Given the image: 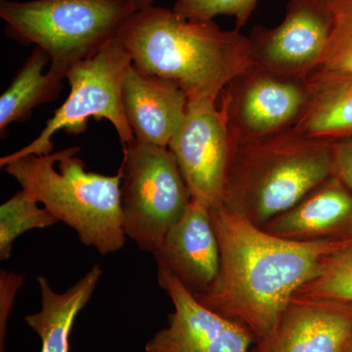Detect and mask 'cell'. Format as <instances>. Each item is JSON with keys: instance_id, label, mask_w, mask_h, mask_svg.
Wrapping results in <instances>:
<instances>
[{"instance_id": "cell-1", "label": "cell", "mask_w": 352, "mask_h": 352, "mask_svg": "<svg viewBox=\"0 0 352 352\" xmlns=\"http://www.w3.org/2000/svg\"><path fill=\"white\" fill-rule=\"evenodd\" d=\"M220 251L214 284L201 305L263 340L298 289L318 272L336 240L296 242L264 231L223 204L208 208Z\"/></svg>"}, {"instance_id": "cell-2", "label": "cell", "mask_w": 352, "mask_h": 352, "mask_svg": "<svg viewBox=\"0 0 352 352\" xmlns=\"http://www.w3.org/2000/svg\"><path fill=\"white\" fill-rule=\"evenodd\" d=\"M139 71L173 82L190 103H217L236 76L252 67L251 41L214 21L185 19L164 7L132 14L118 32Z\"/></svg>"}, {"instance_id": "cell-3", "label": "cell", "mask_w": 352, "mask_h": 352, "mask_svg": "<svg viewBox=\"0 0 352 352\" xmlns=\"http://www.w3.org/2000/svg\"><path fill=\"white\" fill-rule=\"evenodd\" d=\"M333 141L295 129L232 143L222 204L259 227L333 176Z\"/></svg>"}, {"instance_id": "cell-4", "label": "cell", "mask_w": 352, "mask_h": 352, "mask_svg": "<svg viewBox=\"0 0 352 352\" xmlns=\"http://www.w3.org/2000/svg\"><path fill=\"white\" fill-rule=\"evenodd\" d=\"M78 146L50 155L2 157L0 166L58 221L76 231L80 242L102 256L124 247L120 175L88 171Z\"/></svg>"}, {"instance_id": "cell-5", "label": "cell", "mask_w": 352, "mask_h": 352, "mask_svg": "<svg viewBox=\"0 0 352 352\" xmlns=\"http://www.w3.org/2000/svg\"><path fill=\"white\" fill-rule=\"evenodd\" d=\"M138 9L126 0H32L0 2L10 38L34 44L50 58L48 71L60 78L117 38Z\"/></svg>"}, {"instance_id": "cell-6", "label": "cell", "mask_w": 352, "mask_h": 352, "mask_svg": "<svg viewBox=\"0 0 352 352\" xmlns=\"http://www.w3.org/2000/svg\"><path fill=\"white\" fill-rule=\"evenodd\" d=\"M120 210L126 238L154 254L188 210L192 197L168 148L135 138L122 146Z\"/></svg>"}, {"instance_id": "cell-7", "label": "cell", "mask_w": 352, "mask_h": 352, "mask_svg": "<svg viewBox=\"0 0 352 352\" xmlns=\"http://www.w3.org/2000/svg\"><path fill=\"white\" fill-rule=\"evenodd\" d=\"M131 65L129 52L117 38L75 65L66 76L71 88L68 98L47 120L38 138L8 156L50 155L58 131L83 133L89 119L107 120L115 127L122 146L131 142L134 135L124 113L122 88Z\"/></svg>"}, {"instance_id": "cell-8", "label": "cell", "mask_w": 352, "mask_h": 352, "mask_svg": "<svg viewBox=\"0 0 352 352\" xmlns=\"http://www.w3.org/2000/svg\"><path fill=\"white\" fill-rule=\"evenodd\" d=\"M305 80L285 78L252 65L219 96L231 142L259 140L292 129L307 105Z\"/></svg>"}, {"instance_id": "cell-9", "label": "cell", "mask_w": 352, "mask_h": 352, "mask_svg": "<svg viewBox=\"0 0 352 352\" xmlns=\"http://www.w3.org/2000/svg\"><path fill=\"white\" fill-rule=\"evenodd\" d=\"M333 20L331 0H289L277 27L252 29V63L278 76L307 80L324 56Z\"/></svg>"}, {"instance_id": "cell-10", "label": "cell", "mask_w": 352, "mask_h": 352, "mask_svg": "<svg viewBox=\"0 0 352 352\" xmlns=\"http://www.w3.org/2000/svg\"><path fill=\"white\" fill-rule=\"evenodd\" d=\"M168 149L192 199L208 208L221 204L232 142L217 103H190Z\"/></svg>"}, {"instance_id": "cell-11", "label": "cell", "mask_w": 352, "mask_h": 352, "mask_svg": "<svg viewBox=\"0 0 352 352\" xmlns=\"http://www.w3.org/2000/svg\"><path fill=\"white\" fill-rule=\"evenodd\" d=\"M157 279L173 311L168 326L146 344V352H250L256 344L249 331L201 305L170 273L157 270Z\"/></svg>"}, {"instance_id": "cell-12", "label": "cell", "mask_w": 352, "mask_h": 352, "mask_svg": "<svg viewBox=\"0 0 352 352\" xmlns=\"http://www.w3.org/2000/svg\"><path fill=\"white\" fill-rule=\"evenodd\" d=\"M352 337V305L294 296L250 352H342Z\"/></svg>"}, {"instance_id": "cell-13", "label": "cell", "mask_w": 352, "mask_h": 352, "mask_svg": "<svg viewBox=\"0 0 352 352\" xmlns=\"http://www.w3.org/2000/svg\"><path fill=\"white\" fill-rule=\"evenodd\" d=\"M153 256L157 270L177 278L194 296L205 293L217 279L220 265L219 240L208 207L192 199Z\"/></svg>"}, {"instance_id": "cell-14", "label": "cell", "mask_w": 352, "mask_h": 352, "mask_svg": "<svg viewBox=\"0 0 352 352\" xmlns=\"http://www.w3.org/2000/svg\"><path fill=\"white\" fill-rule=\"evenodd\" d=\"M122 96L134 138L168 148L188 110L184 92L173 82L146 75L131 65L124 76Z\"/></svg>"}, {"instance_id": "cell-15", "label": "cell", "mask_w": 352, "mask_h": 352, "mask_svg": "<svg viewBox=\"0 0 352 352\" xmlns=\"http://www.w3.org/2000/svg\"><path fill=\"white\" fill-rule=\"evenodd\" d=\"M261 228L271 235L296 242L346 237L352 234V193L332 176Z\"/></svg>"}, {"instance_id": "cell-16", "label": "cell", "mask_w": 352, "mask_h": 352, "mask_svg": "<svg viewBox=\"0 0 352 352\" xmlns=\"http://www.w3.org/2000/svg\"><path fill=\"white\" fill-rule=\"evenodd\" d=\"M103 270L95 264L65 293L58 294L45 277L36 278L41 289V308L27 315L25 323L41 340V352H69V333L76 316L87 307L98 286Z\"/></svg>"}, {"instance_id": "cell-17", "label": "cell", "mask_w": 352, "mask_h": 352, "mask_svg": "<svg viewBox=\"0 0 352 352\" xmlns=\"http://www.w3.org/2000/svg\"><path fill=\"white\" fill-rule=\"evenodd\" d=\"M50 58L36 47L12 82L0 97V133L15 122L29 119L34 109L56 99L63 87V78L50 71L43 74Z\"/></svg>"}, {"instance_id": "cell-18", "label": "cell", "mask_w": 352, "mask_h": 352, "mask_svg": "<svg viewBox=\"0 0 352 352\" xmlns=\"http://www.w3.org/2000/svg\"><path fill=\"white\" fill-rule=\"evenodd\" d=\"M293 129L308 138L333 141L352 136V80L309 88Z\"/></svg>"}, {"instance_id": "cell-19", "label": "cell", "mask_w": 352, "mask_h": 352, "mask_svg": "<svg viewBox=\"0 0 352 352\" xmlns=\"http://www.w3.org/2000/svg\"><path fill=\"white\" fill-rule=\"evenodd\" d=\"M333 28L320 63L307 78L308 87L352 80V0H331Z\"/></svg>"}, {"instance_id": "cell-20", "label": "cell", "mask_w": 352, "mask_h": 352, "mask_svg": "<svg viewBox=\"0 0 352 352\" xmlns=\"http://www.w3.org/2000/svg\"><path fill=\"white\" fill-rule=\"evenodd\" d=\"M58 220L24 190L0 207V261L10 258L15 241L28 231L45 229Z\"/></svg>"}, {"instance_id": "cell-21", "label": "cell", "mask_w": 352, "mask_h": 352, "mask_svg": "<svg viewBox=\"0 0 352 352\" xmlns=\"http://www.w3.org/2000/svg\"><path fill=\"white\" fill-rule=\"evenodd\" d=\"M295 296L352 305V252L338 247L327 254L317 274L298 289Z\"/></svg>"}, {"instance_id": "cell-22", "label": "cell", "mask_w": 352, "mask_h": 352, "mask_svg": "<svg viewBox=\"0 0 352 352\" xmlns=\"http://www.w3.org/2000/svg\"><path fill=\"white\" fill-rule=\"evenodd\" d=\"M259 0H175L173 11L188 20L214 21L219 16L235 18L236 29L249 22Z\"/></svg>"}, {"instance_id": "cell-23", "label": "cell", "mask_w": 352, "mask_h": 352, "mask_svg": "<svg viewBox=\"0 0 352 352\" xmlns=\"http://www.w3.org/2000/svg\"><path fill=\"white\" fill-rule=\"evenodd\" d=\"M23 275L0 271V352L6 349L7 323L12 312L18 292L24 285Z\"/></svg>"}, {"instance_id": "cell-24", "label": "cell", "mask_w": 352, "mask_h": 352, "mask_svg": "<svg viewBox=\"0 0 352 352\" xmlns=\"http://www.w3.org/2000/svg\"><path fill=\"white\" fill-rule=\"evenodd\" d=\"M333 176L352 193V136L333 141Z\"/></svg>"}, {"instance_id": "cell-25", "label": "cell", "mask_w": 352, "mask_h": 352, "mask_svg": "<svg viewBox=\"0 0 352 352\" xmlns=\"http://www.w3.org/2000/svg\"><path fill=\"white\" fill-rule=\"evenodd\" d=\"M126 1L132 4V6L139 10V9H143L146 8V7L154 6L156 0H126Z\"/></svg>"}, {"instance_id": "cell-26", "label": "cell", "mask_w": 352, "mask_h": 352, "mask_svg": "<svg viewBox=\"0 0 352 352\" xmlns=\"http://www.w3.org/2000/svg\"><path fill=\"white\" fill-rule=\"evenodd\" d=\"M337 242L339 244L340 249L346 250V251L352 252V234L346 236V237L337 239Z\"/></svg>"}, {"instance_id": "cell-27", "label": "cell", "mask_w": 352, "mask_h": 352, "mask_svg": "<svg viewBox=\"0 0 352 352\" xmlns=\"http://www.w3.org/2000/svg\"><path fill=\"white\" fill-rule=\"evenodd\" d=\"M342 352H352V337L351 340H349V342H347L346 349H344Z\"/></svg>"}, {"instance_id": "cell-28", "label": "cell", "mask_w": 352, "mask_h": 352, "mask_svg": "<svg viewBox=\"0 0 352 352\" xmlns=\"http://www.w3.org/2000/svg\"><path fill=\"white\" fill-rule=\"evenodd\" d=\"M0 1H2V0H0Z\"/></svg>"}]
</instances>
